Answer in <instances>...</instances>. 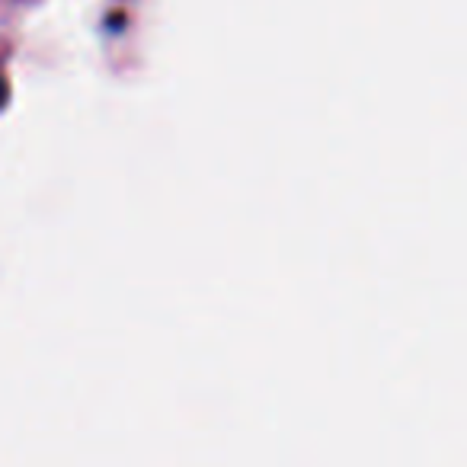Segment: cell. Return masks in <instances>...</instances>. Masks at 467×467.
Masks as SVG:
<instances>
[{"label": "cell", "mask_w": 467, "mask_h": 467, "mask_svg": "<svg viewBox=\"0 0 467 467\" xmlns=\"http://www.w3.org/2000/svg\"><path fill=\"white\" fill-rule=\"evenodd\" d=\"M0 97H4V84H0Z\"/></svg>", "instance_id": "cell-1"}]
</instances>
